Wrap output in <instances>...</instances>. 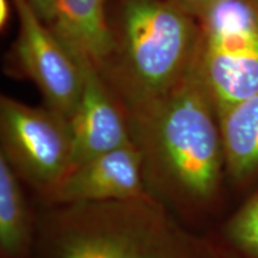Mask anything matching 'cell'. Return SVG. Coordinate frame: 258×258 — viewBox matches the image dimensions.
<instances>
[{
    "instance_id": "8",
    "label": "cell",
    "mask_w": 258,
    "mask_h": 258,
    "mask_svg": "<svg viewBox=\"0 0 258 258\" xmlns=\"http://www.w3.org/2000/svg\"><path fill=\"white\" fill-rule=\"evenodd\" d=\"M78 61L83 67L84 86L78 105L69 120L73 146L71 169L133 143L127 114L117 97L95 64L88 60Z\"/></svg>"
},
{
    "instance_id": "7",
    "label": "cell",
    "mask_w": 258,
    "mask_h": 258,
    "mask_svg": "<svg viewBox=\"0 0 258 258\" xmlns=\"http://www.w3.org/2000/svg\"><path fill=\"white\" fill-rule=\"evenodd\" d=\"M141 156L134 143L86 160L69 171L44 199L48 206L146 198Z\"/></svg>"
},
{
    "instance_id": "2",
    "label": "cell",
    "mask_w": 258,
    "mask_h": 258,
    "mask_svg": "<svg viewBox=\"0 0 258 258\" xmlns=\"http://www.w3.org/2000/svg\"><path fill=\"white\" fill-rule=\"evenodd\" d=\"M32 258H221L152 195L56 205L36 225Z\"/></svg>"
},
{
    "instance_id": "13",
    "label": "cell",
    "mask_w": 258,
    "mask_h": 258,
    "mask_svg": "<svg viewBox=\"0 0 258 258\" xmlns=\"http://www.w3.org/2000/svg\"><path fill=\"white\" fill-rule=\"evenodd\" d=\"M195 18H200L220 0H163Z\"/></svg>"
},
{
    "instance_id": "12",
    "label": "cell",
    "mask_w": 258,
    "mask_h": 258,
    "mask_svg": "<svg viewBox=\"0 0 258 258\" xmlns=\"http://www.w3.org/2000/svg\"><path fill=\"white\" fill-rule=\"evenodd\" d=\"M218 245L240 258H258V194L232 215Z\"/></svg>"
},
{
    "instance_id": "4",
    "label": "cell",
    "mask_w": 258,
    "mask_h": 258,
    "mask_svg": "<svg viewBox=\"0 0 258 258\" xmlns=\"http://www.w3.org/2000/svg\"><path fill=\"white\" fill-rule=\"evenodd\" d=\"M198 21L195 69L218 112L258 92V2L220 0Z\"/></svg>"
},
{
    "instance_id": "10",
    "label": "cell",
    "mask_w": 258,
    "mask_h": 258,
    "mask_svg": "<svg viewBox=\"0 0 258 258\" xmlns=\"http://www.w3.org/2000/svg\"><path fill=\"white\" fill-rule=\"evenodd\" d=\"M226 175L234 184L258 180V92L218 111Z\"/></svg>"
},
{
    "instance_id": "1",
    "label": "cell",
    "mask_w": 258,
    "mask_h": 258,
    "mask_svg": "<svg viewBox=\"0 0 258 258\" xmlns=\"http://www.w3.org/2000/svg\"><path fill=\"white\" fill-rule=\"evenodd\" d=\"M148 191L182 214L217 199L226 173L217 108L195 69L159 99L127 114Z\"/></svg>"
},
{
    "instance_id": "3",
    "label": "cell",
    "mask_w": 258,
    "mask_h": 258,
    "mask_svg": "<svg viewBox=\"0 0 258 258\" xmlns=\"http://www.w3.org/2000/svg\"><path fill=\"white\" fill-rule=\"evenodd\" d=\"M109 27L111 51L97 70L125 114L159 99L194 67L198 18L163 0H118Z\"/></svg>"
},
{
    "instance_id": "9",
    "label": "cell",
    "mask_w": 258,
    "mask_h": 258,
    "mask_svg": "<svg viewBox=\"0 0 258 258\" xmlns=\"http://www.w3.org/2000/svg\"><path fill=\"white\" fill-rule=\"evenodd\" d=\"M51 29L78 60L101 69L112 47L106 0H55Z\"/></svg>"
},
{
    "instance_id": "5",
    "label": "cell",
    "mask_w": 258,
    "mask_h": 258,
    "mask_svg": "<svg viewBox=\"0 0 258 258\" xmlns=\"http://www.w3.org/2000/svg\"><path fill=\"white\" fill-rule=\"evenodd\" d=\"M0 156L22 182L46 199L72 166L70 122L59 112L0 98Z\"/></svg>"
},
{
    "instance_id": "16",
    "label": "cell",
    "mask_w": 258,
    "mask_h": 258,
    "mask_svg": "<svg viewBox=\"0 0 258 258\" xmlns=\"http://www.w3.org/2000/svg\"><path fill=\"white\" fill-rule=\"evenodd\" d=\"M219 249H220V252H221V258H240V257H238L235 253L231 252V251H228V250L224 249V247H221L220 245H219Z\"/></svg>"
},
{
    "instance_id": "6",
    "label": "cell",
    "mask_w": 258,
    "mask_h": 258,
    "mask_svg": "<svg viewBox=\"0 0 258 258\" xmlns=\"http://www.w3.org/2000/svg\"><path fill=\"white\" fill-rule=\"evenodd\" d=\"M12 4L18 32L6 67L34 83L44 105L70 120L83 92L82 64L28 0H12Z\"/></svg>"
},
{
    "instance_id": "17",
    "label": "cell",
    "mask_w": 258,
    "mask_h": 258,
    "mask_svg": "<svg viewBox=\"0 0 258 258\" xmlns=\"http://www.w3.org/2000/svg\"><path fill=\"white\" fill-rule=\"evenodd\" d=\"M257 2H258V0H257Z\"/></svg>"
},
{
    "instance_id": "14",
    "label": "cell",
    "mask_w": 258,
    "mask_h": 258,
    "mask_svg": "<svg viewBox=\"0 0 258 258\" xmlns=\"http://www.w3.org/2000/svg\"><path fill=\"white\" fill-rule=\"evenodd\" d=\"M37 15L51 27L55 18V0H28Z\"/></svg>"
},
{
    "instance_id": "11",
    "label": "cell",
    "mask_w": 258,
    "mask_h": 258,
    "mask_svg": "<svg viewBox=\"0 0 258 258\" xmlns=\"http://www.w3.org/2000/svg\"><path fill=\"white\" fill-rule=\"evenodd\" d=\"M22 180L0 156V258H32L36 226Z\"/></svg>"
},
{
    "instance_id": "15",
    "label": "cell",
    "mask_w": 258,
    "mask_h": 258,
    "mask_svg": "<svg viewBox=\"0 0 258 258\" xmlns=\"http://www.w3.org/2000/svg\"><path fill=\"white\" fill-rule=\"evenodd\" d=\"M12 10H14L12 0H0V28L2 30L8 27Z\"/></svg>"
}]
</instances>
